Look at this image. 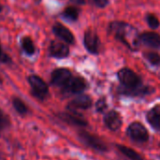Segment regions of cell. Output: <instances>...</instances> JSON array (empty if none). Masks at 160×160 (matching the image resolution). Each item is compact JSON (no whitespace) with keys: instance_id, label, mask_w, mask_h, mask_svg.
<instances>
[{"instance_id":"cell-10","label":"cell","mask_w":160,"mask_h":160,"mask_svg":"<svg viewBox=\"0 0 160 160\" xmlns=\"http://www.w3.org/2000/svg\"><path fill=\"white\" fill-rule=\"evenodd\" d=\"M87 87L86 81L82 77H72L68 83L63 88V91L67 94H81Z\"/></svg>"},{"instance_id":"cell-6","label":"cell","mask_w":160,"mask_h":160,"mask_svg":"<svg viewBox=\"0 0 160 160\" xmlns=\"http://www.w3.org/2000/svg\"><path fill=\"white\" fill-rule=\"evenodd\" d=\"M83 43H84V47L90 53L98 54L99 52L100 39L98 34L94 30L89 29L84 33Z\"/></svg>"},{"instance_id":"cell-2","label":"cell","mask_w":160,"mask_h":160,"mask_svg":"<svg viewBox=\"0 0 160 160\" xmlns=\"http://www.w3.org/2000/svg\"><path fill=\"white\" fill-rule=\"evenodd\" d=\"M108 32L131 51H137L139 48V44L141 43L140 35L138 34V30L132 25L125 22H112L109 24Z\"/></svg>"},{"instance_id":"cell-16","label":"cell","mask_w":160,"mask_h":160,"mask_svg":"<svg viewBox=\"0 0 160 160\" xmlns=\"http://www.w3.org/2000/svg\"><path fill=\"white\" fill-rule=\"evenodd\" d=\"M117 148L125 157H127L130 160H143V158L139 153H137L131 148H128L125 145H120V144L117 145Z\"/></svg>"},{"instance_id":"cell-9","label":"cell","mask_w":160,"mask_h":160,"mask_svg":"<svg viewBox=\"0 0 160 160\" xmlns=\"http://www.w3.org/2000/svg\"><path fill=\"white\" fill-rule=\"evenodd\" d=\"M92 98L87 95H80L72 99L67 106L68 112H77L78 110H88L92 106Z\"/></svg>"},{"instance_id":"cell-21","label":"cell","mask_w":160,"mask_h":160,"mask_svg":"<svg viewBox=\"0 0 160 160\" xmlns=\"http://www.w3.org/2000/svg\"><path fill=\"white\" fill-rule=\"evenodd\" d=\"M143 56L144 58L153 66H159L160 65V54L156 52H153V51H150V52H143Z\"/></svg>"},{"instance_id":"cell-15","label":"cell","mask_w":160,"mask_h":160,"mask_svg":"<svg viewBox=\"0 0 160 160\" xmlns=\"http://www.w3.org/2000/svg\"><path fill=\"white\" fill-rule=\"evenodd\" d=\"M146 118L153 128L160 131V104L153 107L147 112Z\"/></svg>"},{"instance_id":"cell-7","label":"cell","mask_w":160,"mask_h":160,"mask_svg":"<svg viewBox=\"0 0 160 160\" xmlns=\"http://www.w3.org/2000/svg\"><path fill=\"white\" fill-rule=\"evenodd\" d=\"M71 78H72V74L69 69L57 68L52 72L51 82L53 85L64 88L68 83V82L70 81Z\"/></svg>"},{"instance_id":"cell-18","label":"cell","mask_w":160,"mask_h":160,"mask_svg":"<svg viewBox=\"0 0 160 160\" xmlns=\"http://www.w3.org/2000/svg\"><path fill=\"white\" fill-rule=\"evenodd\" d=\"M62 16L69 22H75L79 18V10L74 7H68L63 11Z\"/></svg>"},{"instance_id":"cell-20","label":"cell","mask_w":160,"mask_h":160,"mask_svg":"<svg viewBox=\"0 0 160 160\" xmlns=\"http://www.w3.org/2000/svg\"><path fill=\"white\" fill-rule=\"evenodd\" d=\"M22 47L23 49V51L27 53V54H34L36 49H35V45L33 40L31 39L30 37H24L22 39Z\"/></svg>"},{"instance_id":"cell-27","label":"cell","mask_w":160,"mask_h":160,"mask_svg":"<svg viewBox=\"0 0 160 160\" xmlns=\"http://www.w3.org/2000/svg\"><path fill=\"white\" fill-rule=\"evenodd\" d=\"M1 10H2V6L0 5V11H1Z\"/></svg>"},{"instance_id":"cell-8","label":"cell","mask_w":160,"mask_h":160,"mask_svg":"<svg viewBox=\"0 0 160 160\" xmlns=\"http://www.w3.org/2000/svg\"><path fill=\"white\" fill-rule=\"evenodd\" d=\"M57 117L63 122L72 125V126L81 127V128H84L88 126L87 120L84 119L81 114H78L77 112H60L57 114Z\"/></svg>"},{"instance_id":"cell-3","label":"cell","mask_w":160,"mask_h":160,"mask_svg":"<svg viewBox=\"0 0 160 160\" xmlns=\"http://www.w3.org/2000/svg\"><path fill=\"white\" fill-rule=\"evenodd\" d=\"M28 82L31 86V91L35 98L40 100H44L48 97L49 86L40 77L37 75H31L28 77Z\"/></svg>"},{"instance_id":"cell-26","label":"cell","mask_w":160,"mask_h":160,"mask_svg":"<svg viewBox=\"0 0 160 160\" xmlns=\"http://www.w3.org/2000/svg\"><path fill=\"white\" fill-rule=\"evenodd\" d=\"M73 3L77 4V5H83L86 3V0H71Z\"/></svg>"},{"instance_id":"cell-11","label":"cell","mask_w":160,"mask_h":160,"mask_svg":"<svg viewBox=\"0 0 160 160\" xmlns=\"http://www.w3.org/2000/svg\"><path fill=\"white\" fill-rule=\"evenodd\" d=\"M104 123L109 129L112 131H116L122 127L123 120L118 112L112 110L106 113L104 117Z\"/></svg>"},{"instance_id":"cell-22","label":"cell","mask_w":160,"mask_h":160,"mask_svg":"<svg viewBox=\"0 0 160 160\" xmlns=\"http://www.w3.org/2000/svg\"><path fill=\"white\" fill-rule=\"evenodd\" d=\"M146 22H147V23H148V25L150 26L151 29H157V28L159 27V20L155 14H152V13L147 14L146 15Z\"/></svg>"},{"instance_id":"cell-19","label":"cell","mask_w":160,"mask_h":160,"mask_svg":"<svg viewBox=\"0 0 160 160\" xmlns=\"http://www.w3.org/2000/svg\"><path fill=\"white\" fill-rule=\"evenodd\" d=\"M11 126V120L9 116L0 108V133L8 129Z\"/></svg>"},{"instance_id":"cell-13","label":"cell","mask_w":160,"mask_h":160,"mask_svg":"<svg viewBox=\"0 0 160 160\" xmlns=\"http://www.w3.org/2000/svg\"><path fill=\"white\" fill-rule=\"evenodd\" d=\"M140 42L153 49L160 48V35L157 32H144L140 35Z\"/></svg>"},{"instance_id":"cell-17","label":"cell","mask_w":160,"mask_h":160,"mask_svg":"<svg viewBox=\"0 0 160 160\" xmlns=\"http://www.w3.org/2000/svg\"><path fill=\"white\" fill-rule=\"evenodd\" d=\"M12 106L14 108V110L22 116L23 115H26L29 112L28 110V107L26 106V104L19 98L17 97H14L12 98Z\"/></svg>"},{"instance_id":"cell-25","label":"cell","mask_w":160,"mask_h":160,"mask_svg":"<svg viewBox=\"0 0 160 160\" xmlns=\"http://www.w3.org/2000/svg\"><path fill=\"white\" fill-rule=\"evenodd\" d=\"M93 2L95 3V5L100 8H105L108 4H109V0H93Z\"/></svg>"},{"instance_id":"cell-24","label":"cell","mask_w":160,"mask_h":160,"mask_svg":"<svg viewBox=\"0 0 160 160\" xmlns=\"http://www.w3.org/2000/svg\"><path fill=\"white\" fill-rule=\"evenodd\" d=\"M0 62L1 63H5V64L6 63H11V58L3 52L1 46H0Z\"/></svg>"},{"instance_id":"cell-4","label":"cell","mask_w":160,"mask_h":160,"mask_svg":"<svg viewBox=\"0 0 160 160\" xmlns=\"http://www.w3.org/2000/svg\"><path fill=\"white\" fill-rule=\"evenodd\" d=\"M78 136H79L80 141L83 144H85V145H87V146H89V147H91V148H93L98 152H106L108 150L106 143L100 138H98L93 134H90L87 131L82 130L79 132Z\"/></svg>"},{"instance_id":"cell-5","label":"cell","mask_w":160,"mask_h":160,"mask_svg":"<svg viewBox=\"0 0 160 160\" xmlns=\"http://www.w3.org/2000/svg\"><path fill=\"white\" fill-rule=\"evenodd\" d=\"M128 135L137 142H145L149 139V133L145 127L140 122H134L128 128Z\"/></svg>"},{"instance_id":"cell-1","label":"cell","mask_w":160,"mask_h":160,"mask_svg":"<svg viewBox=\"0 0 160 160\" xmlns=\"http://www.w3.org/2000/svg\"><path fill=\"white\" fill-rule=\"evenodd\" d=\"M117 78L122 85L120 93L126 96L137 97L149 95L154 89L149 86H143L141 77L128 68H123L117 72Z\"/></svg>"},{"instance_id":"cell-14","label":"cell","mask_w":160,"mask_h":160,"mask_svg":"<svg viewBox=\"0 0 160 160\" xmlns=\"http://www.w3.org/2000/svg\"><path fill=\"white\" fill-rule=\"evenodd\" d=\"M52 31L56 37H58L59 38L64 40L66 43H68V44L74 43L75 39H74V36H73L72 32L65 25H63L59 22H56L52 26Z\"/></svg>"},{"instance_id":"cell-12","label":"cell","mask_w":160,"mask_h":160,"mask_svg":"<svg viewBox=\"0 0 160 160\" xmlns=\"http://www.w3.org/2000/svg\"><path fill=\"white\" fill-rule=\"evenodd\" d=\"M50 54L55 58H66L69 54V48L66 43L53 40L50 44Z\"/></svg>"},{"instance_id":"cell-23","label":"cell","mask_w":160,"mask_h":160,"mask_svg":"<svg viewBox=\"0 0 160 160\" xmlns=\"http://www.w3.org/2000/svg\"><path fill=\"white\" fill-rule=\"evenodd\" d=\"M107 102H106V98H99L97 103H96V109H97V112H102L103 111H105L107 109Z\"/></svg>"}]
</instances>
